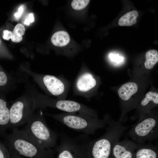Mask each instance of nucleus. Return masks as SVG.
I'll use <instances>...</instances> for the list:
<instances>
[{
    "mask_svg": "<svg viewBox=\"0 0 158 158\" xmlns=\"http://www.w3.org/2000/svg\"><path fill=\"white\" fill-rule=\"evenodd\" d=\"M106 123L105 133L100 137L86 143L88 158H112L111 151L114 144L128 126L123 125L107 117L104 118Z\"/></svg>",
    "mask_w": 158,
    "mask_h": 158,
    "instance_id": "f257e3e1",
    "label": "nucleus"
},
{
    "mask_svg": "<svg viewBox=\"0 0 158 158\" xmlns=\"http://www.w3.org/2000/svg\"><path fill=\"white\" fill-rule=\"evenodd\" d=\"M4 143L8 150L29 158H51L53 150L42 148L36 144L23 130L18 128L3 136Z\"/></svg>",
    "mask_w": 158,
    "mask_h": 158,
    "instance_id": "f03ea898",
    "label": "nucleus"
},
{
    "mask_svg": "<svg viewBox=\"0 0 158 158\" xmlns=\"http://www.w3.org/2000/svg\"><path fill=\"white\" fill-rule=\"evenodd\" d=\"M27 135L41 147L51 149L57 144L58 135L47 125L40 112L32 116L23 129Z\"/></svg>",
    "mask_w": 158,
    "mask_h": 158,
    "instance_id": "7ed1b4c3",
    "label": "nucleus"
},
{
    "mask_svg": "<svg viewBox=\"0 0 158 158\" xmlns=\"http://www.w3.org/2000/svg\"><path fill=\"white\" fill-rule=\"evenodd\" d=\"M63 113L51 116L67 127L87 135L94 134L99 129L106 126L104 119L101 120L84 114Z\"/></svg>",
    "mask_w": 158,
    "mask_h": 158,
    "instance_id": "20e7f679",
    "label": "nucleus"
},
{
    "mask_svg": "<svg viewBox=\"0 0 158 158\" xmlns=\"http://www.w3.org/2000/svg\"><path fill=\"white\" fill-rule=\"evenodd\" d=\"M140 118L128 133L132 140L138 145L157 139L158 137V119L157 117L147 116Z\"/></svg>",
    "mask_w": 158,
    "mask_h": 158,
    "instance_id": "39448f33",
    "label": "nucleus"
},
{
    "mask_svg": "<svg viewBox=\"0 0 158 158\" xmlns=\"http://www.w3.org/2000/svg\"><path fill=\"white\" fill-rule=\"evenodd\" d=\"M25 104L18 101L11 107L9 111L8 129H13L27 123L32 116L25 112Z\"/></svg>",
    "mask_w": 158,
    "mask_h": 158,
    "instance_id": "423d86ee",
    "label": "nucleus"
},
{
    "mask_svg": "<svg viewBox=\"0 0 158 158\" xmlns=\"http://www.w3.org/2000/svg\"><path fill=\"white\" fill-rule=\"evenodd\" d=\"M138 145L135 142L127 139L119 141L113 147L112 158H133Z\"/></svg>",
    "mask_w": 158,
    "mask_h": 158,
    "instance_id": "0eeeda50",
    "label": "nucleus"
},
{
    "mask_svg": "<svg viewBox=\"0 0 158 158\" xmlns=\"http://www.w3.org/2000/svg\"><path fill=\"white\" fill-rule=\"evenodd\" d=\"M43 81L48 90L54 95H61L65 91V87L63 83L54 76L46 75L44 77Z\"/></svg>",
    "mask_w": 158,
    "mask_h": 158,
    "instance_id": "6e6552de",
    "label": "nucleus"
},
{
    "mask_svg": "<svg viewBox=\"0 0 158 158\" xmlns=\"http://www.w3.org/2000/svg\"><path fill=\"white\" fill-rule=\"evenodd\" d=\"M96 84V80L92 75L89 73L85 72L79 77L76 86L79 91L86 93L94 88Z\"/></svg>",
    "mask_w": 158,
    "mask_h": 158,
    "instance_id": "1a4fd4ad",
    "label": "nucleus"
},
{
    "mask_svg": "<svg viewBox=\"0 0 158 158\" xmlns=\"http://www.w3.org/2000/svg\"><path fill=\"white\" fill-rule=\"evenodd\" d=\"M9 121V111L6 102L0 99V136H3L6 134L8 129Z\"/></svg>",
    "mask_w": 158,
    "mask_h": 158,
    "instance_id": "9d476101",
    "label": "nucleus"
},
{
    "mask_svg": "<svg viewBox=\"0 0 158 158\" xmlns=\"http://www.w3.org/2000/svg\"><path fill=\"white\" fill-rule=\"evenodd\" d=\"M135 158H158L157 149L150 145H138L134 155Z\"/></svg>",
    "mask_w": 158,
    "mask_h": 158,
    "instance_id": "9b49d317",
    "label": "nucleus"
},
{
    "mask_svg": "<svg viewBox=\"0 0 158 158\" xmlns=\"http://www.w3.org/2000/svg\"><path fill=\"white\" fill-rule=\"evenodd\" d=\"M137 84L132 82H128L123 85L118 91L119 97L123 100H129L131 97L137 91Z\"/></svg>",
    "mask_w": 158,
    "mask_h": 158,
    "instance_id": "f8f14e48",
    "label": "nucleus"
},
{
    "mask_svg": "<svg viewBox=\"0 0 158 158\" xmlns=\"http://www.w3.org/2000/svg\"><path fill=\"white\" fill-rule=\"evenodd\" d=\"M70 40L68 33L66 31L61 30L54 33L51 38V41L54 45L63 47L67 45Z\"/></svg>",
    "mask_w": 158,
    "mask_h": 158,
    "instance_id": "ddd939ff",
    "label": "nucleus"
},
{
    "mask_svg": "<svg viewBox=\"0 0 158 158\" xmlns=\"http://www.w3.org/2000/svg\"><path fill=\"white\" fill-rule=\"evenodd\" d=\"M138 16V12L135 10L127 13L119 19L118 25L121 26H131L136 23V19Z\"/></svg>",
    "mask_w": 158,
    "mask_h": 158,
    "instance_id": "4468645a",
    "label": "nucleus"
},
{
    "mask_svg": "<svg viewBox=\"0 0 158 158\" xmlns=\"http://www.w3.org/2000/svg\"><path fill=\"white\" fill-rule=\"evenodd\" d=\"M145 67L147 69L152 68L158 61V53L155 49L148 51L145 54Z\"/></svg>",
    "mask_w": 158,
    "mask_h": 158,
    "instance_id": "2eb2a0df",
    "label": "nucleus"
},
{
    "mask_svg": "<svg viewBox=\"0 0 158 158\" xmlns=\"http://www.w3.org/2000/svg\"><path fill=\"white\" fill-rule=\"evenodd\" d=\"M150 102L155 104H158V93L150 91L145 95V97L141 101L140 104L142 107H145L149 105Z\"/></svg>",
    "mask_w": 158,
    "mask_h": 158,
    "instance_id": "dca6fc26",
    "label": "nucleus"
},
{
    "mask_svg": "<svg viewBox=\"0 0 158 158\" xmlns=\"http://www.w3.org/2000/svg\"><path fill=\"white\" fill-rule=\"evenodd\" d=\"M90 1L88 0H73L71 2V6L75 10H82L87 6Z\"/></svg>",
    "mask_w": 158,
    "mask_h": 158,
    "instance_id": "f3484780",
    "label": "nucleus"
},
{
    "mask_svg": "<svg viewBox=\"0 0 158 158\" xmlns=\"http://www.w3.org/2000/svg\"><path fill=\"white\" fill-rule=\"evenodd\" d=\"M9 155L8 149L0 140V158H10Z\"/></svg>",
    "mask_w": 158,
    "mask_h": 158,
    "instance_id": "a211bd4d",
    "label": "nucleus"
},
{
    "mask_svg": "<svg viewBox=\"0 0 158 158\" xmlns=\"http://www.w3.org/2000/svg\"><path fill=\"white\" fill-rule=\"evenodd\" d=\"M25 29L24 26L21 24H17L15 27L13 32L19 36H22L25 33Z\"/></svg>",
    "mask_w": 158,
    "mask_h": 158,
    "instance_id": "6ab92c4d",
    "label": "nucleus"
},
{
    "mask_svg": "<svg viewBox=\"0 0 158 158\" xmlns=\"http://www.w3.org/2000/svg\"><path fill=\"white\" fill-rule=\"evenodd\" d=\"M7 81V78L6 73L3 71H0V86L6 85Z\"/></svg>",
    "mask_w": 158,
    "mask_h": 158,
    "instance_id": "aec40b11",
    "label": "nucleus"
},
{
    "mask_svg": "<svg viewBox=\"0 0 158 158\" xmlns=\"http://www.w3.org/2000/svg\"><path fill=\"white\" fill-rule=\"evenodd\" d=\"M34 21V18L33 14L32 13H30L24 21V24L26 25L29 26L30 23H33Z\"/></svg>",
    "mask_w": 158,
    "mask_h": 158,
    "instance_id": "412c9836",
    "label": "nucleus"
},
{
    "mask_svg": "<svg viewBox=\"0 0 158 158\" xmlns=\"http://www.w3.org/2000/svg\"><path fill=\"white\" fill-rule=\"evenodd\" d=\"M3 33V39L6 40H8L11 39L13 33L12 32L8 30H4Z\"/></svg>",
    "mask_w": 158,
    "mask_h": 158,
    "instance_id": "4be33fe9",
    "label": "nucleus"
},
{
    "mask_svg": "<svg viewBox=\"0 0 158 158\" xmlns=\"http://www.w3.org/2000/svg\"><path fill=\"white\" fill-rule=\"evenodd\" d=\"M11 39L12 42H19L23 39L22 36H19L15 33L13 32Z\"/></svg>",
    "mask_w": 158,
    "mask_h": 158,
    "instance_id": "5701e85b",
    "label": "nucleus"
},
{
    "mask_svg": "<svg viewBox=\"0 0 158 158\" xmlns=\"http://www.w3.org/2000/svg\"><path fill=\"white\" fill-rule=\"evenodd\" d=\"M110 57L111 61L118 63L122 61V57L117 55L111 54L110 55Z\"/></svg>",
    "mask_w": 158,
    "mask_h": 158,
    "instance_id": "b1692460",
    "label": "nucleus"
},
{
    "mask_svg": "<svg viewBox=\"0 0 158 158\" xmlns=\"http://www.w3.org/2000/svg\"><path fill=\"white\" fill-rule=\"evenodd\" d=\"M23 11V7L22 6H21L19 7L18 12L15 13L14 16L17 19L19 18L22 14Z\"/></svg>",
    "mask_w": 158,
    "mask_h": 158,
    "instance_id": "393cba45",
    "label": "nucleus"
}]
</instances>
